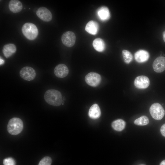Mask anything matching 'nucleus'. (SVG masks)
<instances>
[{
    "instance_id": "f257e3e1",
    "label": "nucleus",
    "mask_w": 165,
    "mask_h": 165,
    "mask_svg": "<svg viewBox=\"0 0 165 165\" xmlns=\"http://www.w3.org/2000/svg\"><path fill=\"white\" fill-rule=\"evenodd\" d=\"M44 99L49 104L55 106H60L62 102V97L61 92L54 89H50L45 92Z\"/></svg>"
},
{
    "instance_id": "f03ea898",
    "label": "nucleus",
    "mask_w": 165,
    "mask_h": 165,
    "mask_svg": "<svg viewBox=\"0 0 165 165\" xmlns=\"http://www.w3.org/2000/svg\"><path fill=\"white\" fill-rule=\"evenodd\" d=\"M23 128L22 121L17 117H13L10 119L7 126L8 132L13 135L19 134L22 131Z\"/></svg>"
},
{
    "instance_id": "7ed1b4c3",
    "label": "nucleus",
    "mask_w": 165,
    "mask_h": 165,
    "mask_svg": "<svg viewBox=\"0 0 165 165\" xmlns=\"http://www.w3.org/2000/svg\"><path fill=\"white\" fill-rule=\"evenodd\" d=\"M21 30L24 35L30 40H33L35 39L38 33L36 26L31 23L24 24L22 26Z\"/></svg>"
},
{
    "instance_id": "20e7f679",
    "label": "nucleus",
    "mask_w": 165,
    "mask_h": 165,
    "mask_svg": "<svg viewBox=\"0 0 165 165\" xmlns=\"http://www.w3.org/2000/svg\"><path fill=\"white\" fill-rule=\"evenodd\" d=\"M150 113L155 119H161L165 114V111L162 106L159 103H156L152 104L149 108Z\"/></svg>"
},
{
    "instance_id": "39448f33",
    "label": "nucleus",
    "mask_w": 165,
    "mask_h": 165,
    "mask_svg": "<svg viewBox=\"0 0 165 165\" xmlns=\"http://www.w3.org/2000/svg\"><path fill=\"white\" fill-rule=\"evenodd\" d=\"M20 75L24 79L30 81L33 80L36 75L35 70L32 67L28 66L22 68L20 71Z\"/></svg>"
},
{
    "instance_id": "423d86ee",
    "label": "nucleus",
    "mask_w": 165,
    "mask_h": 165,
    "mask_svg": "<svg viewBox=\"0 0 165 165\" xmlns=\"http://www.w3.org/2000/svg\"><path fill=\"white\" fill-rule=\"evenodd\" d=\"M85 80L88 85L91 86L96 87L100 84L101 77L99 74L97 73L91 72L86 75Z\"/></svg>"
},
{
    "instance_id": "0eeeda50",
    "label": "nucleus",
    "mask_w": 165,
    "mask_h": 165,
    "mask_svg": "<svg viewBox=\"0 0 165 165\" xmlns=\"http://www.w3.org/2000/svg\"><path fill=\"white\" fill-rule=\"evenodd\" d=\"M75 38V35L74 33L69 31L64 32L62 35L61 38L63 44L68 47H71L74 45Z\"/></svg>"
},
{
    "instance_id": "6e6552de",
    "label": "nucleus",
    "mask_w": 165,
    "mask_h": 165,
    "mask_svg": "<svg viewBox=\"0 0 165 165\" xmlns=\"http://www.w3.org/2000/svg\"><path fill=\"white\" fill-rule=\"evenodd\" d=\"M135 86L139 89H145L148 87L150 84L148 78L144 75H140L136 78L134 81Z\"/></svg>"
},
{
    "instance_id": "1a4fd4ad",
    "label": "nucleus",
    "mask_w": 165,
    "mask_h": 165,
    "mask_svg": "<svg viewBox=\"0 0 165 165\" xmlns=\"http://www.w3.org/2000/svg\"><path fill=\"white\" fill-rule=\"evenodd\" d=\"M36 15L40 19L45 22L50 21L52 18L50 11L44 7H41L38 9L36 12Z\"/></svg>"
},
{
    "instance_id": "9d476101",
    "label": "nucleus",
    "mask_w": 165,
    "mask_h": 165,
    "mask_svg": "<svg viewBox=\"0 0 165 165\" xmlns=\"http://www.w3.org/2000/svg\"><path fill=\"white\" fill-rule=\"evenodd\" d=\"M152 67L154 70L157 73L162 72L165 70V57H157L154 61Z\"/></svg>"
},
{
    "instance_id": "9b49d317",
    "label": "nucleus",
    "mask_w": 165,
    "mask_h": 165,
    "mask_svg": "<svg viewBox=\"0 0 165 165\" xmlns=\"http://www.w3.org/2000/svg\"><path fill=\"white\" fill-rule=\"evenodd\" d=\"M54 73L58 78H64L68 75L69 70L68 67L63 64H59L57 65L54 69Z\"/></svg>"
},
{
    "instance_id": "f8f14e48",
    "label": "nucleus",
    "mask_w": 165,
    "mask_h": 165,
    "mask_svg": "<svg viewBox=\"0 0 165 165\" xmlns=\"http://www.w3.org/2000/svg\"><path fill=\"white\" fill-rule=\"evenodd\" d=\"M134 57L137 62L139 63H143L148 60L149 57V54L147 51L141 50L135 53Z\"/></svg>"
},
{
    "instance_id": "ddd939ff",
    "label": "nucleus",
    "mask_w": 165,
    "mask_h": 165,
    "mask_svg": "<svg viewBox=\"0 0 165 165\" xmlns=\"http://www.w3.org/2000/svg\"><path fill=\"white\" fill-rule=\"evenodd\" d=\"M99 28V25L96 22L90 20L86 24L85 30L89 33L95 35L97 33Z\"/></svg>"
},
{
    "instance_id": "4468645a",
    "label": "nucleus",
    "mask_w": 165,
    "mask_h": 165,
    "mask_svg": "<svg viewBox=\"0 0 165 165\" xmlns=\"http://www.w3.org/2000/svg\"><path fill=\"white\" fill-rule=\"evenodd\" d=\"M16 50V47L14 44L9 43L4 46L2 51L4 56L8 58L14 53Z\"/></svg>"
},
{
    "instance_id": "2eb2a0df",
    "label": "nucleus",
    "mask_w": 165,
    "mask_h": 165,
    "mask_svg": "<svg viewBox=\"0 0 165 165\" xmlns=\"http://www.w3.org/2000/svg\"><path fill=\"white\" fill-rule=\"evenodd\" d=\"M9 8L12 12L14 13L20 12L23 8L21 2L18 0H10L9 4Z\"/></svg>"
},
{
    "instance_id": "dca6fc26",
    "label": "nucleus",
    "mask_w": 165,
    "mask_h": 165,
    "mask_svg": "<svg viewBox=\"0 0 165 165\" xmlns=\"http://www.w3.org/2000/svg\"><path fill=\"white\" fill-rule=\"evenodd\" d=\"M101 112L98 105L95 104L89 109L88 115L90 118L93 119L98 118L100 116Z\"/></svg>"
},
{
    "instance_id": "f3484780",
    "label": "nucleus",
    "mask_w": 165,
    "mask_h": 165,
    "mask_svg": "<svg viewBox=\"0 0 165 165\" xmlns=\"http://www.w3.org/2000/svg\"><path fill=\"white\" fill-rule=\"evenodd\" d=\"M97 15L100 19L102 21H106L110 17V13L108 8L105 6H102L97 10Z\"/></svg>"
},
{
    "instance_id": "a211bd4d",
    "label": "nucleus",
    "mask_w": 165,
    "mask_h": 165,
    "mask_svg": "<svg viewBox=\"0 0 165 165\" xmlns=\"http://www.w3.org/2000/svg\"><path fill=\"white\" fill-rule=\"evenodd\" d=\"M93 46L96 50L99 52L103 51L105 47V42L100 38H96L94 40Z\"/></svg>"
},
{
    "instance_id": "6ab92c4d",
    "label": "nucleus",
    "mask_w": 165,
    "mask_h": 165,
    "mask_svg": "<svg viewBox=\"0 0 165 165\" xmlns=\"http://www.w3.org/2000/svg\"><path fill=\"white\" fill-rule=\"evenodd\" d=\"M125 125V122L121 119L115 120L112 124V126L114 130L118 131L123 130L124 129Z\"/></svg>"
},
{
    "instance_id": "aec40b11",
    "label": "nucleus",
    "mask_w": 165,
    "mask_h": 165,
    "mask_svg": "<svg viewBox=\"0 0 165 165\" xmlns=\"http://www.w3.org/2000/svg\"><path fill=\"white\" fill-rule=\"evenodd\" d=\"M149 122L148 118L145 116L140 117L135 119L134 121V123L135 124L140 126L147 125L149 123Z\"/></svg>"
},
{
    "instance_id": "412c9836",
    "label": "nucleus",
    "mask_w": 165,
    "mask_h": 165,
    "mask_svg": "<svg viewBox=\"0 0 165 165\" xmlns=\"http://www.w3.org/2000/svg\"><path fill=\"white\" fill-rule=\"evenodd\" d=\"M122 54L124 61L126 64H129L132 61L133 57L130 51L127 50H123Z\"/></svg>"
},
{
    "instance_id": "4be33fe9",
    "label": "nucleus",
    "mask_w": 165,
    "mask_h": 165,
    "mask_svg": "<svg viewBox=\"0 0 165 165\" xmlns=\"http://www.w3.org/2000/svg\"><path fill=\"white\" fill-rule=\"evenodd\" d=\"M52 162L51 158L49 156H46L40 161L38 165H51Z\"/></svg>"
},
{
    "instance_id": "5701e85b",
    "label": "nucleus",
    "mask_w": 165,
    "mask_h": 165,
    "mask_svg": "<svg viewBox=\"0 0 165 165\" xmlns=\"http://www.w3.org/2000/svg\"><path fill=\"white\" fill-rule=\"evenodd\" d=\"M3 163L4 165H15L16 163L13 159L9 157L5 159Z\"/></svg>"
},
{
    "instance_id": "b1692460",
    "label": "nucleus",
    "mask_w": 165,
    "mask_h": 165,
    "mask_svg": "<svg viewBox=\"0 0 165 165\" xmlns=\"http://www.w3.org/2000/svg\"><path fill=\"white\" fill-rule=\"evenodd\" d=\"M160 131L162 135L165 137V123L161 126Z\"/></svg>"
},
{
    "instance_id": "393cba45",
    "label": "nucleus",
    "mask_w": 165,
    "mask_h": 165,
    "mask_svg": "<svg viewBox=\"0 0 165 165\" xmlns=\"http://www.w3.org/2000/svg\"><path fill=\"white\" fill-rule=\"evenodd\" d=\"M0 65H1L4 64V61L1 58H0Z\"/></svg>"
},
{
    "instance_id": "a878e982",
    "label": "nucleus",
    "mask_w": 165,
    "mask_h": 165,
    "mask_svg": "<svg viewBox=\"0 0 165 165\" xmlns=\"http://www.w3.org/2000/svg\"><path fill=\"white\" fill-rule=\"evenodd\" d=\"M160 165H165V160L162 161L160 163Z\"/></svg>"
},
{
    "instance_id": "bb28decb",
    "label": "nucleus",
    "mask_w": 165,
    "mask_h": 165,
    "mask_svg": "<svg viewBox=\"0 0 165 165\" xmlns=\"http://www.w3.org/2000/svg\"><path fill=\"white\" fill-rule=\"evenodd\" d=\"M163 38L164 42H165V31L163 32Z\"/></svg>"
},
{
    "instance_id": "cd10ccee",
    "label": "nucleus",
    "mask_w": 165,
    "mask_h": 165,
    "mask_svg": "<svg viewBox=\"0 0 165 165\" xmlns=\"http://www.w3.org/2000/svg\"><path fill=\"white\" fill-rule=\"evenodd\" d=\"M144 165V164H141V165Z\"/></svg>"
}]
</instances>
